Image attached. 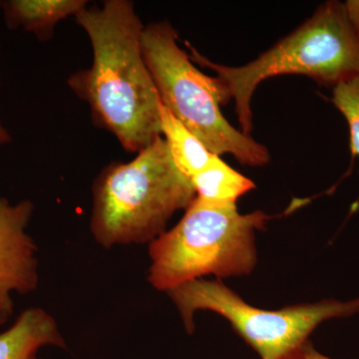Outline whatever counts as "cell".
<instances>
[{
    "instance_id": "cell-15",
    "label": "cell",
    "mask_w": 359,
    "mask_h": 359,
    "mask_svg": "<svg viewBox=\"0 0 359 359\" xmlns=\"http://www.w3.org/2000/svg\"><path fill=\"white\" fill-rule=\"evenodd\" d=\"M11 141H13L11 135L0 121V145H6V144L11 143Z\"/></svg>"
},
{
    "instance_id": "cell-10",
    "label": "cell",
    "mask_w": 359,
    "mask_h": 359,
    "mask_svg": "<svg viewBox=\"0 0 359 359\" xmlns=\"http://www.w3.org/2000/svg\"><path fill=\"white\" fill-rule=\"evenodd\" d=\"M191 183L197 199L214 205H237L241 197L256 189L252 180L238 173L216 154L191 178Z\"/></svg>"
},
{
    "instance_id": "cell-13",
    "label": "cell",
    "mask_w": 359,
    "mask_h": 359,
    "mask_svg": "<svg viewBox=\"0 0 359 359\" xmlns=\"http://www.w3.org/2000/svg\"><path fill=\"white\" fill-rule=\"evenodd\" d=\"M344 4L349 22L359 39V0H347Z\"/></svg>"
},
{
    "instance_id": "cell-4",
    "label": "cell",
    "mask_w": 359,
    "mask_h": 359,
    "mask_svg": "<svg viewBox=\"0 0 359 359\" xmlns=\"http://www.w3.org/2000/svg\"><path fill=\"white\" fill-rule=\"evenodd\" d=\"M271 219L264 212L241 214L237 205L195 198L179 223L149 244V283L168 292L207 276H249L257 266V231Z\"/></svg>"
},
{
    "instance_id": "cell-12",
    "label": "cell",
    "mask_w": 359,
    "mask_h": 359,
    "mask_svg": "<svg viewBox=\"0 0 359 359\" xmlns=\"http://www.w3.org/2000/svg\"><path fill=\"white\" fill-rule=\"evenodd\" d=\"M332 102L346 118L351 136V153L359 157V78L335 86Z\"/></svg>"
},
{
    "instance_id": "cell-3",
    "label": "cell",
    "mask_w": 359,
    "mask_h": 359,
    "mask_svg": "<svg viewBox=\"0 0 359 359\" xmlns=\"http://www.w3.org/2000/svg\"><path fill=\"white\" fill-rule=\"evenodd\" d=\"M90 231L105 249L150 244L196 198L163 137L129 162L107 165L94 182Z\"/></svg>"
},
{
    "instance_id": "cell-7",
    "label": "cell",
    "mask_w": 359,
    "mask_h": 359,
    "mask_svg": "<svg viewBox=\"0 0 359 359\" xmlns=\"http://www.w3.org/2000/svg\"><path fill=\"white\" fill-rule=\"evenodd\" d=\"M34 205L0 197V327L13 316V294L25 295L39 285L37 245L27 233Z\"/></svg>"
},
{
    "instance_id": "cell-5",
    "label": "cell",
    "mask_w": 359,
    "mask_h": 359,
    "mask_svg": "<svg viewBox=\"0 0 359 359\" xmlns=\"http://www.w3.org/2000/svg\"><path fill=\"white\" fill-rule=\"evenodd\" d=\"M178 39V32L166 20L149 23L142 34V51L160 103L212 154H230L245 166L268 164V149L224 118L221 106L230 99L218 78L198 69Z\"/></svg>"
},
{
    "instance_id": "cell-9",
    "label": "cell",
    "mask_w": 359,
    "mask_h": 359,
    "mask_svg": "<svg viewBox=\"0 0 359 359\" xmlns=\"http://www.w3.org/2000/svg\"><path fill=\"white\" fill-rule=\"evenodd\" d=\"M87 6L86 0H0L6 27L33 33L40 41L50 40L58 23Z\"/></svg>"
},
{
    "instance_id": "cell-1",
    "label": "cell",
    "mask_w": 359,
    "mask_h": 359,
    "mask_svg": "<svg viewBox=\"0 0 359 359\" xmlns=\"http://www.w3.org/2000/svg\"><path fill=\"white\" fill-rule=\"evenodd\" d=\"M74 18L88 36L93 59L89 68L70 75L68 86L88 104L94 124L137 154L162 137L160 99L142 51L145 25L129 0L87 6Z\"/></svg>"
},
{
    "instance_id": "cell-8",
    "label": "cell",
    "mask_w": 359,
    "mask_h": 359,
    "mask_svg": "<svg viewBox=\"0 0 359 359\" xmlns=\"http://www.w3.org/2000/svg\"><path fill=\"white\" fill-rule=\"evenodd\" d=\"M65 348L55 318L41 308H28L0 334V359H37L42 347Z\"/></svg>"
},
{
    "instance_id": "cell-2",
    "label": "cell",
    "mask_w": 359,
    "mask_h": 359,
    "mask_svg": "<svg viewBox=\"0 0 359 359\" xmlns=\"http://www.w3.org/2000/svg\"><path fill=\"white\" fill-rule=\"evenodd\" d=\"M191 60L216 73L235 103L241 131L252 129V100L262 82L280 75H302L334 88L359 78V39L344 4L327 1L278 43L245 65L212 62L186 42Z\"/></svg>"
},
{
    "instance_id": "cell-6",
    "label": "cell",
    "mask_w": 359,
    "mask_h": 359,
    "mask_svg": "<svg viewBox=\"0 0 359 359\" xmlns=\"http://www.w3.org/2000/svg\"><path fill=\"white\" fill-rule=\"evenodd\" d=\"M178 309L188 334L195 330L196 313L209 311L230 323L262 359H292L325 321L359 313V297L302 304L276 311L250 306L221 280L205 278L167 292Z\"/></svg>"
},
{
    "instance_id": "cell-11",
    "label": "cell",
    "mask_w": 359,
    "mask_h": 359,
    "mask_svg": "<svg viewBox=\"0 0 359 359\" xmlns=\"http://www.w3.org/2000/svg\"><path fill=\"white\" fill-rule=\"evenodd\" d=\"M160 126L175 166L191 180L209 163L214 154L161 103Z\"/></svg>"
},
{
    "instance_id": "cell-14",
    "label": "cell",
    "mask_w": 359,
    "mask_h": 359,
    "mask_svg": "<svg viewBox=\"0 0 359 359\" xmlns=\"http://www.w3.org/2000/svg\"><path fill=\"white\" fill-rule=\"evenodd\" d=\"M292 359H332L328 356L323 355V353H318L314 348L313 344H311V340L304 344L301 351L297 353V355Z\"/></svg>"
}]
</instances>
